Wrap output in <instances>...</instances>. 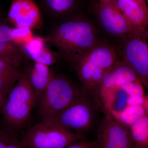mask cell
<instances>
[{"instance_id": "2e32d148", "label": "cell", "mask_w": 148, "mask_h": 148, "mask_svg": "<svg viewBox=\"0 0 148 148\" xmlns=\"http://www.w3.org/2000/svg\"><path fill=\"white\" fill-rule=\"evenodd\" d=\"M18 68L0 61V92L5 97L23 75Z\"/></svg>"}, {"instance_id": "7a4b0ae2", "label": "cell", "mask_w": 148, "mask_h": 148, "mask_svg": "<svg viewBox=\"0 0 148 148\" xmlns=\"http://www.w3.org/2000/svg\"><path fill=\"white\" fill-rule=\"evenodd\" d=\"M36 104L34 92L27 75L23 73L3 101L0 127L19 135L26 127Z\"/></svg>"}, {"instance_id": "cb8c5ba5", "label": "cell", "mask_w": 148, "mask_h": 148, "mask_svg": "<svg viewBox=\"0 0 148 148\" xmlns=\"http://www.w3.org/2000/svg\"><path fill=\"white\" fill-rule=\"evenodd\" d=\"M132 1L134 2L137 3L140 5L143 6L147 7V3H146V0H131Z\"/></svg>"}, {"instance_id": "3957f363", "label": "cell", "mask_w": 148, "mask_h": 148, "mask_svg": "<svg viewBox=\"0 0 148 148\" xmlns=\"http://www.w3.org/2000/svg\"><path fill=\"white\" fill-rule=\"evenodd\" d=\"M101 110L103 106L98 93L82 87L79 95L51 121L82 134L92 126Z\"/></svg>"}, {"instance_id": "44dd1931", "label": "cell", "mask_w": 148, "mask_h": 148, "mask_svg": "<svg viewBox=\"0 0 148 148\" xmlns=\"http://www.w3.org/2000/svg\"><path fill=\"white\" fill-rule=\"evenodd\" d=\"M13 41L22 46L33 38L32 30L27 28H16L13 29Z\"/></svg>"}, {"instance_id": "484cf974", "label": "cell", "mask_w": 148, "mask_h": 148, "mask_svg": "<svg viewBox=\"0 0 148 148\" xmlns=\"http://www.w3.org/2000/svg\"><path fill=\"white\" fill-rule=\"evenodd\" d=\"M145 106L146 110H147V113L148 114V96L146 97Z\"/></svg>"}, {"instance_id": "f1b7e54d", "label": "cell", "mask_w": 148, "mask_h": 148, "mask_svg": "<svg viewBox=\"0 0 148 148\" xmlns=\"http://www.w3.org/2000/svg\"><path fill=\"white\" fill-rule=\"evenodd\" d=\"M146 3H147V8L148 11V0H146Z\"/></svg>"}, {"instance_id": "d4e9b609", "label": "cell", "mask_w": 148, "mask_h": 148, "mask_svg": "<svg viewBox=\"0 0 148 148\" xmlns=\"http://www.w3.org/2000/svg\"><path fill=\"white\" fill-rule=\"evenodd\" d=\"M5 98V96L3 95L0 92V121H1V111L2 105L4 99Z\"/></svg>"}, {"instance_id": "83f0119b", "label": "cell", "mask_w": 148, "mask_h": 148, "mask_svg": "<svg viewBox=\"0 0 148 148\" xmlns=\"http://www.w3.org/2000/svg\"><path fill=\"white\" fill-rule=\"evenodd\" d=\"M131 148H140L138 147H137V146H136V145H133V146H132V147H131Z\"/></svg>"}, {"instance_id": "7c38bea8", "label": "cell", "mask_w": 148, "mask_h": 148, "mask_svg": "<svg viewBox=\"0 0 148 148\" xmlns=\"http://www.w3.org/2000/svg\"><path fill=\"white\" fill-rule=\"evenodd\" d=\"M25 73L34 92L38 104L54 77L53 69L47 65L34 61Z\"/></svg>"}, {"instance_id": "f546056e", "label": "cell", "mask_w": 148, "mask_h": 148, "mask_svg": "<svg viewBox=\"0 0 148 148\" xmlns=\"http://www.w3.org/2000/svg\"><path fill=\"white\" fill-rule=\"evenodd\" d=\"M131 147H130V148H131Z\"/></svg>"}, {"instance_id": "6da1fadb", "label": "cell", "mask_w": 148, "mask_h": 148, "mask_svg": "<svg viewBox=\"0 0 148 148\" xmlns=\"http://www.w3.org/2000/svg\"><path fill=\"white\" fill-rule=\"evenodd\" d=\"M46 39L59 55L73 66L98 42L92 24L75 15L57 21Z\"/></svg>"}, {"instance_id": "4fadbf2b", "label": "cell", "mask_w": 148, "mask_h": 148, "mask_svg": "<svg viewBox=\"0 0 148 148\" xmlns=\"http://www.w3.org/2000/svg\"><path fill=\"white\" fill-rule=\"evenodd\" d=\"M45 41L40 37L34 36L21 47L34 62L50 66L55 63L56 56L46 45Z\"/></svg>"}, {"instance_id": "9c48e42d", "label": "cell", "mask_w": 148, "mask_h": 148, "mask_svg": "<svg viewBox=\"0 0 148 148\" xmlns=\"http://www.w3.org/2000/svg\"><path fill=\"white\" fill-rule=\"evenodd\" d=\"M97 9L101 26L110 34L125 37L132 32L135 27L122 13L116 0L99 3Z\"/></svg>"}, {"instance_id": "8992f818", "label": "cell", "mask_w": 148, "mask_h": 148, "mask_svg": "<svg viewBox=\"0 0 148 148\" xmlns=\"http://www.w3.org/2000/svg\"><path fill=\"white\" fill-rule=\"evenodd\" d=\"M81 90L65 77L54 75L38 103L42 121H52L79 95Z\"/></svg>"}, {"instance_id": "5b68a950", "label": "cell", "mask_w": 148, "mask_h": 148, "mask_svg": "<svg viewBox=\"0 0 148 148\" xmlns=\"http://www.w3.org/2000/svg\"><path fill=\"white\" fill-rule=\"evenodd\" d=\"M19 137L27 148H64L85 140L82 134L65 129L53 122L44 121L21 132Z\"/></svg>"}, {"instance_id": "7402d4cb", "label": "cell", "mask_w": 148, "mask_h": 148, "mask_svg": "<svg viewBox=\"0 0 148 148\" xmlns=\"http://www.w3.org/2000/svg\"><path fill=\"white\" fill-rule=\"evenodd\" d=\"M13 29L0 16V42L13 41Z\"/></svg>"}, {"instance_id": "5bb4252c", "label": "cell", "mask_w": 148, "mask_h": 148, "mask_svg": "<svg viewBox=\"0 0 148 148\" xmlns=\"http://www.w3.org/2000/svg\"><path fill=\"white\" fill-rule=\"evenodd\" d=\"M119 7L126 19L134 27H148V11L131 0H116Z\"/></svg>"}, {"instance_id": "52a82bcc", "label": "cell", "mask_w": 148, "mask_h": 148, "mask_svg": "<svg viewBox=\"0 0 148 148\" xmlns=\"http://www.w3.org/2000/svg\"><path fill=\"white\" fill-rule=\"evenodd\" d=\"M125 39L123 61L148 88V27H135Z\"/></svg>"}, {"instance_id": "9a60e30c", "label": "cell", "mask_w": 148, "mask_h": 148, "mask_svg": "<svg viewBox=\"0 0 148 148\" xmlns=\"http://www.w3.org/2000/svg\"><path fill=\"white\" fill-rule=\"evenodd\" d=\"M45 10L57 21L72 16L78 5V0H40Z\"/></svg>"}, {"instance_id": "ba28073f", "label": "cell", "mask_w": 148, "mask_h": 148, "mask_svg": "<svg viewBox=\"0 0 148 148\" xmlns=\"http://www.w3.org/2000/svg\"><path fill=\"white\" fill-rule=\"evenodd\" d=\"M98 148H129L134 145L129 127L105 112L96 139Z\"/></svg>"}, {"instance_id": "277c9868", "label": "cell", "mask_w": 148, "mask_h": 148, "mask_svg": "<svg viewBox=\"0 0 148 148\" xmlns=\"http://www.w3.org/2000/svg\"><path fill=\"white\" fill-rule=\"evenodd\" d=\"M116 61L114 47L107 44L96 43L74 65L82 88L98 93L103 76Z\"/></svg>"}, {"instance_id": "8fae6325", "label": "cell", "mask_w": 148, "mask_h": 148, "mask_svg": "<svg viewBox=\"0 0 148 148\" xmlns=\"http://www.w3.org/2000/svg\"><path fill=\"white\" fill-rule=\"evenodd\" d=\"M139 80L137 75L129 66L123 61L117 60L103 76L98 88V95L128 83Z\"/></svg>"}, {"instance_id": "4316f807", "label": "cell", "mask_w": 148, "mask_h": 148, "mask_svg": "<svg viewBox=\"0 0 148 148\" xmlns=\"http://www.w3.org/2000/svg\"><path fill=\"white\" fill-rule=\"evenodd\" d=\"M113 1V0H99V3L107 2L110 1Z\"/></svg>"}, {"instance_id": "ac0fdd59", "label": "cell", "mask_w": 148, "mask_h": 148, "mask_svg": "<svg viewBox=\"0 0 148 148\" xmlns=\"http://www.w3.org/2000/svg\"><path fill=\"white\" fill-rule=\"evenodd\" d=\"M24 54L22 47L13 41L0 42V61L19 67L23 61Z\"/></svg>"}, {"instance_id": "e0dca14e", "label": "cell", "mask_w": 148, "mask_h": 148, "mask_svg": "<svg viewBox=\"0 0 148 148\" xmlns=\"http://www.w3.org/2000/svg\"><path fill=\"white\" fill-rule=\"evenodd\" d=\"M134 145L140 148H148V114L144 115L129 127Z\"/></svg>"}, {"instance_id": "30bf717a", "label": "cell", "mask_w": 148, "mask_h": 148, "mask_svg": "<svg viewBox=\"0 0 148 148\" xmlns=\"http://www.w3.org/2000/svg\"><path fill=\"white\" fill-rule=\"evenodd\" d=\"M8 18L16 28H40L42 18L39 8L34 0H12Z\"/></svg>"}, {"instance_id": "ffe728a7", "label": "cell", "mask_w": 148, "mask_h": 148, "mask_svg": "<svg viewBox=\"0 0 148 148\" xmlns=\"http://www.w3.org/2000/svg\"><path fill=\"white\" fill-rule=\"evenodd\" d=\"M0 148H27L19 135L0 127Z\"/></svg>"}, {"instance_id": "d6986e66", "label": "cell", "mask_w": 148, "mask_h": 148, "mask_svg": "<svg viewBox=\"0 0 148 148\" xmlns=\"http://www.w3.org/2000/svg\"><path fill=\"white\" fill-rule=\"evenodd\" d=\"M146 113L145 105H139L129 106L119 112L110 114L119 121L129 127Z\"/></svg>"}, {"instance_id": "603a6c76", "label": "cell", "mask_w": 148, "mask_h": 148, "mask_svg": "<svg viewBox=\"0 0 148 148\" xmlns=\"http://www.w3.org/2000/svg\"><path fill=\"white\" fill-rule=\"evenodd\" d=\"M64 148H98V147L96 140L92 141L84 140L73 143Z\"/></svg>"}]
</instances>
